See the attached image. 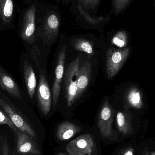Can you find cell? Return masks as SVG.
I'll list each match as a JSON object with an SVG mask.
<instances>
[{"label": "cell", "instance_id": "obj_1", "mask_svg": "<svg viewBox=\"0 0 155 155\" xmlns=\"http://www.w3.org/2000/svg\"><path fill=\"white\" fill-rule=\"evenodd\" d=\"M36 12L35 4L24 10L19 16L18 33L22 41L33 44L36 40Z\"/></svg>", "mask_w": 155, "mask_h": 155}, {"label": "cell", "instance_id": "obj_2", "mask_svg": "<svg viewBox=\"0 0 155 155\" xmlns=\"http://www.w3.org/2000/svg\"><path fill=\"white\" fill-rule=\"evenodd\" d=\"M0 108L6 114L13 124L21 133L36 138L37 135L33 128L25 119L21 113L13 105L2 93L0 92Z\"/></svg>", "mask_w": 155, "mask_h": 155}, {"label": "cell", "instance_id": "obj_3", "mask_svg": "<svg viewBox=\"0 0 155 155\" xmlns=\"http://www.w3.org/2000/svg\"><path fill=\"white\" fill-rule=\"evenodd\" d=\"M81 56L78 55L67 66L64 74V88L67 106L71 107L77 99L78 77Z\"/></svg>", "mask_w": 155, "mask_h": 155}, {"label": "cell", "instance_id": "obj_4", "mask_svg": "<svg viewBox=\"0 0 155 155\" xmlns=\"http://www.w3.org/2000/svg\"><path fill=\"white\" fill-rule=\"evenodd\" d=\"M130 52L129 48L108 49L106 53V72L109 78L114 77L123 67Z\"/></svg>", "mask_w": 155, "mask_h": 155}, {"label": "cell", "instance_id": "obj_5", "mask_svg": "<svg viewBox=\"0 0 155 155\" xmlns=\"http://www.w3.org/2000/svg\"><path fill=\"white\" fill-rule=\"evenodd\" d=\"M114 117V110L107 99L104 102L99 112L97 126L103 137L110 139L113 135L112 124Z\"/></svg>", "mask_w": 155, "mask_h": 155}, {"label": "cell", "instance_id": "obj_6", "mask_svg": "<svg viewBox=\"0 0 155 155\" xmlns=\"http://www.w3.org/2000/svg\"><path fill=\"white\" fill-rule=\"evenodd\" d=\"M37 91V102L41 112L45 115L50 113L52 97L50 87L44 71L41 70Z\"/></svg>", "mask_w": 155, "mask_h": 155}, {"label": "cell", "instance_id": "obj_7", "mask_svg": "<svg viewBox=\"0 0 155 155\" xmlns=\"http://www.w3.org/2000/svg\"><path fill=\"white\" fill-rule=\"evenodd\" d=\"M94 139L89 134H84L69 143L66 150L69 155H92Z\"/></svg>", "mask_w": 155, "mask_h": 155}, {"label": "cell", "instance_id": "obj_8", "mask_svg": "<svg viewBox=\"0 0 155 155\" xmlns=\"http://www.w3.org/2000/svg\"><path fill=\"white\" fill-rule=\"evenodd\" d=\"M66 46L64 45L58 54L52 89V102L54 108L56 107L61 93V86L64 75V65L66 59Z\"/></svg>", "mask_w": 155, "mask_h": 155}, {"label": "cell", "instance_id": "obj_9", "mask_svg": "<svg viewBox=\"0 0 155 155\" xmlns=\"http://www.w3.org/2000/svg\"><path fill=\"white\" fill-rule=\"evenodd\" d=\"M60 21L57 15L51 13L46 15L43 23L41 39L45 46L51 45L57 38Z\"/></svg>", "mask_w": 155, "mask_h": 155}, {"label": "cell", "instance_id": "obj_10", "mask_svg": "<svg viewBox=\"0 0 155 155\" xmlns=\"http://www.w3.org/2000/svg\"><path fill=\"white\" fill-rule=\"evenodd\" d=\"M15 8L14 0H0V31L15 28Z\"/></svg>", "mask_w": 155, "mask_h": 155}, {"label": "cell", "instance_id": "obj_11", "mask_svg": "<svg viewBox=\"0 0 155 155\" xmlns=\"http://www.w3.org/2000/svg\"><path fill=\"white\" fill-rule=\"evenodd\" d=\"M16 135V151L18 153L41 154L37 144L32 138L18 130Z\"/></svg>", "mask_w": 155, "mask_h": 155}, {"label": "cell", "instance_id": "obj_12", "mask_svg": "<svg viewBox=\"0 0 155 155\" xmlns=\"http://www.w3.org/2000/svg\"><path fill=\"white\" fill-rule=\"evenodd\" d=\"M0 87L13 97L18 99L21 98V93L18 84L1 65Z\"/></svg>", "mask_w": 155, "mask_h": 155}, {"label": "cell", "instance_id": "obj_13", "mask_svg": "<svg viewBox=\"0 0 155 155\" xmlns=\"http://www.w3.org/2000/svg\"><path fill=\"white\" fill-rule=\"evenodd\" d=\"M92 71V65L90 62L87 61L80 65L78 77V97L87 88Z\"/></svg>", "mask_w": 155, "mask_h": 155}, {"label": "cell", "instance_id": "obj_14", "mask_svg": "<svg viewBox=\"0 0 155 155\" xmlns=\"http://www.w3.org/2000/svg\"><path fill=\"white\" fill-rule=\"evenodd\" d=\"M22 71L28 95L31 99H33L36 89V79L33 68L28 60H25L23 62Z\"/></svg>", "mask_w": 155, "mask_h": 155}, {"label": "cell", "instance_id": "obj_15", "mask_svg": "<svg viewBox=\"0 0 155 155\" xmlns=\"http://www.w3.org/2000/svg\"><path fill=\"white\" fill-rule=\"evenodd\" d=\"M127 106L130 108L141 109L143 105L142 93L138 88L132 86L127 89L125 96Z\"/></svg>", "mask_w": 155, "mask_h": 155}, {"label": "cell", "instance_id": "obj_16", "mask_svg": "<svg viewBox=\"0 0 155 155\" xmlns=\"http://www.w3.org/2000/svg\"><path fill=\"white\" fill-rule=\"evenodd\" d=\"M81 130L78 126L71 122H63L58 126L57 137L61 141H65L73 137Z\"/></svg>", "mask_w": 155, "mask_h": 155}, {"label": "cell", "instance_id": "obj_17", "mask_svg": "<svg viewBox=\"0 0 155 155\" xmlns=\"http://www.w3.org/2000/svg\"><path fill=\"white\" fill-rule=\"evenodd\" d=\"M116 122L119 132L124 136H128L133 132L131 117L126 112H119L116 116Z\"/></svg>", "mask_w": 155, "mask_h": 155}, {"label": "cell", "instance_id": "obj_18", "mask_svg": "<svg viewBox=\"0 0 155 155\" xmlns=\"http://www.w3.org/2000/svg\"><path fill=\"white\" fill-rule=\"evenodd\" d=\"M72 46L78 51L85 53L91 56L94 55V45L92 42L86 39H75L72 41Z\"/></svg>", "mask_w": 155, "mask_h": 155}, {"label": "cell", "instance_id": "obj_19", "mask_svg": "<svg viewBox=\"0 0 155 155\" xmlns=\"http://www.w3.org/2000/svg\"><path fill=\"white\" fill-rule=\"evenodd\" d=\"M134 0H112L113 14L118 15L127 10Z\"/></svg>", "mask_w": 155, "mask_h": 155}, {"label": "cell", "instance_id": "obj_20", "mask_svg": "<svg viewBox=\"0 0 155 155\" xmlns=\"http://www.w3.org/2000/svg\"><path fill=\"white\" fill-rule=\"evenodd\" d=\"M111 42L114 45L121 48L126 47L128 42V34L126 31L122 30L117 31L113 36Z\"/></svg>", "mask_w": 155, "mask_h": 155}, {"label": "cell", "instance_id": "obj_21", "mask_svg": "<svg viewBox=\"0 0 155 155\" xmlns=\"http://www.w3.org/2000/svg\"><path fill=\"white\" fill-rule=\"evenodd\" d=\"M78 9L80 14L84 17V19H85L86 21L91 25H96L104 21H106L109 18V15L107 16H100L97 17H92L85 11L84 7L79 4L78 5Z\"/></svg>", "mask_w": 155, "mask_h": 155}, {"label": "cell", "instance_id": "obj_22", "mask_svg": "<svg viewBox=\"0 0 155 155\" xmlns=\"http://www.w3.org/2000/svg\"><path fill=\"white\" fill-rule=\"evenodd\" d=\"M4 124L7 125L14 133H16L18 130L8 115L0 108V125Z\"/></svg>", "mask_w": 155, "mask_h": 155}, {"label": "cell", "instance_id": "obj_23", "mask_svg": "<svg viewBox=\"0 0 155 155\" xmlns=\"http://www.w3.org/2000/svg\"><path fill=\"white\" fill-rule=\"evenodd\" d=\"M32 58L37 68L41 71V51L38 45H35L32 47L31 51Z\"/></svg>", "mask_w": 155, "mask_h": 155}, {"label": "cell", "instance_id": "obj_24", "mask_svg": "<svg viewBox=\"0 0 155 155\" xmlns=\"http://www.w3.org/2000/svg\"><path fill=\"white\" fill-rule=\"evenodd\" d=\"M0 153L1 155H12L11 149L6 137L0 138Z\"/></svg>", "mask_w": 155, "mask_h": 155}, {"label": "cell", "instance_id": "obj_25", "mask_svg": "<svg viewBox=\"0 0 155 155\" xmlns=\"http://www.w3.org/2000/svg\"><path fill=\"white\" fill-rule=\"evenodd\" d=\"M100 1L101 0H78V2L84 9L94 10L99 4Z\"/></svg>", "mask_w": 155, "mask_h": 155}, {"label": "cell", "instance_id": "obj_26", "mask_svg": "<svg viewBox=\"0 0 155 155\" xmlns=\"http://www.w3.org/2000/svg\"><path fill=\"white\" fill-rule=\"evenodd\" d=\"M134 148L132 147H128L123 151L121 155H134Z\"/></svg>", "mask_w": 155, "mask_h": 155}, {"label": "cell", "instance_id": "obj_27", "mask_svg": "<svg viewBox=\"0 0 155 155\" xmlns=\"http://www.w3.org/2000/svg\"><path fill=\"white\" fill-rule=\"evenodd\" d=\"M142 155H149V152L147 150H146Z\"/></svg>", "mask_w": 155, "mask_h": 155}, {"label": "cell", "instance_id": "obj_28", "mask_svg": "<svg viewBox=\"0 0 155 155\" xmlns=\"http://www.w3.org/2000/svg\"><path fill=\"white\" fill-rule=\"evenodd\" d=\"M149 155H155V152H149Z\"/></svg>", "mask_w": 155, "mask_h": 155}, {"label": "cell", "instance_id": "obj_29", "mask_svg": "<svg viewBox=\"0 0 155 155\" xmlns=\"http://www.w3.org/2000/svg\"><path fill=\"white\" fill-rule=\"evenodd\" d=\"M66 155L64 154L63 153H60L58 154V155Z\"/></svg>", "mask_w": 155, "mask_h": 155}, {"label": "cell", "instance_id": "obj_30", "mask_svg": "<svg viewBox=\"0 0 155 155\" xmlns=\"http://www.w3.org/2000/svg\"><path fill=\"white\" fill-rule=\"evenodd\" d=\"M153 6L155 10V0H153Z\"/></svg>", "mask_w": 155, "mask_h": 155}, {"label": "cell", "instance_id": "obj_31", "mask_svg": "<svg viewBox=\"0 0 155 155\" xmlns=\"http://www.w3.org/2000/svg\"><path fill=\"white\" fill-rule=\"evenodd\" d=\"M34 155V154H32V155Z\"/></svg>", "mask_w": 155, "mask_h": 155}]
</instances>
